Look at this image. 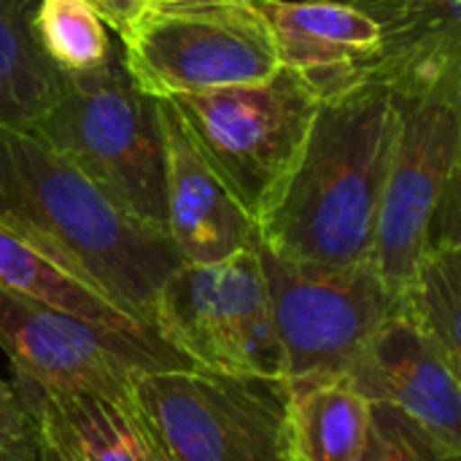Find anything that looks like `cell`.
I'll list each match as a JSON object with an SVG mask.
<instances>
[{"instance_id":"cell-25","label":"cell","mask_w":461,"mask_h":461,"mask_svg":"<svg viewBox=\"0 0 461 461\" xmlns=\"http://www.w3.org/2000/svg\"><path fill=\"white\" fill-rule=\"evenodd\" d=\"M38 461H65L46 440H41V446H38Z\"/></svg>"},{"instance_id":"cell-15","label":"cell","mask_w":461,"mask_h":461,"mask_svg":"<svg viewBox=\"0 0 461 461\" xmlns=\"http://www.w3.org/2000/svg\"><path fill=\"white\" fill-rule=\"evenodd\" d=\"M16 386V384H14ZM46 440L65 461H170L132 397L16 386Z\"/></svg>"},{"instance_id":"cell-13","label":"cell","mask_w":461,"mask_h":461,"mask_svg":"<svg viewBox=\"0 0 461 461\" xmlns=\"http://www.w3.org/2000/svg\"><path fill=\"white\" fill-rule=\"evenodd\" d=\"M378 27L373 78L400 100L461 103V0H346Z\"/></svg>"},{"instance_id":"cell-19","label":"cell","mask_w":461,"mask_h":461,"mask_svg":"<svg viewBox=\"0 0 461 461\" xmlns=\"http://www.w3.org/2000/svg\"><path fill=\"white\" fill-rule=\"evenodd\" d=\"M397 313L429 335L461 367V246L429 249L397 297Z\"/></svg>"},{"instance_id":"cell-4","label":"cell","mask_w":461,"mask_h":461,"mask_svg":"<svg viewBox=\"0 0 461 461\" xmlns=\"http://www.w3.org/2000/svg\"><path fill=\"white\" fill-rule=\"evenodd\" d=\"M159 100L254 221L286 184L319 105L284 68L265 81Z\"/></svg>"},{"instance_id":"cell-9","label":"cell","mask_w":461,"mask_h":461,"mask_svg":"<svg viewBox=\"0 0 461 461\" xmlns=\"http://www.w3.org/2000/svg\"><path fill=\"white\" fill-rule=\"evenodd\" d=\"M0 351L16 386L103 397H132L149 373L197 367L157 332L108 330L11 292H0Z\"/></svg>"},{"instance_id":"cell-6","label":"cell","mask_w":461,"mask_h":461,"mask_svg":"<svg viewBox=\"0 0 461 461\" xmlns=\"http://www.w3.org/2000/svg\"><path fill=\"white\" fill-rule=\"evenodd\" d=\"M154 332L203 370L286 381L257 246L173 270L157 294Z\"/></svg>"},{"instance_id":"cell-17","label":"cell","mask_w":461,"mask_h":461,"mask_svg":"<svg viewBox=\"0 0 461 461\" xmlns=\"http://www.w3.org/2000/svg\"><path fill=\"white\" fill-rule=\"evenodd\" d=\"M0 292L19 294L38 305L78 316L84 321L124 330V332H151L113 305L103 292H97L84 278L73 276L35 246L22 240L16 232L0 224Z\"/></svg>"},{"instance_id":"cell-11","label":"cell","mask_w":461,"mask_h":461,"mask_svg":"<svg viewBox=\"0 0 461 461\" xmlns=\"http://www.w3.org/2000/svg\"><path fill=\"white\" fill-rule=\"evenodd\" d=\"M461 367L411 319H386L351 359L343 381L367 402L392 405L461 446Z\"/></svg>"},{"instance_id":"cell-8","label":"cell","mask_w":461,"mask_h":461,"mask_svg":"<svg viewBox=\"0 0 461 461\" xmlns=\"http://www.w3.org/2000/svg\"><path fill=\"white\" fill-rule=\"evenodd\" d=\"M273 327L292 378H343L367 338L397 313V294L373 259L311 265L257 243Z\"/></svg>"},{"instance_id":"cell-5","label":"cell","mask_w":461,"mask_h":461,"mask_svg":"<svg viewBox=\"0 0 461 461\" xmlns=\"http://www.w3.org/2000/svg\"><path fill=\"white\" fill-rule=\"evenodd\" d=\"M119 38L124 70L151 97L254 84L281 70L251 0H143Z\"/></svg>"},{"instance_id":"cell-12","label":"cell","mask_w":461,"mask_h":461,"mask_svg":"<svg viewBox=\"0 0 461 461\" xmlns=\"http://www.w3.org/2000/svg\"><path fill=\"white\" fill-rule=\"evenodd\" d=\"M270 27L278 62L319 100L373 76L375 22L346 0H251Z\"/></svg>"},{"instance_id":"cell-14","label":"cell","mask_w":461,"mask_h":461,"mask_svg":"<svg viewBox=\"0 0 461 461\" xmlns=\"http://www.w3.org/2000/svg\"><path fill=\"white\" fill-rule=\"evenodd\" d=\"M159 100V97H157ZM165 132V232L184 265H213L257 246V221L181 132L159 100Z\"/></svg>"},{"instance_id":"cell-24","label":"cell","mask_w":461,"mask_h":461,"mask_svg":"<svg viewBox=\"0 0 461 461\" xmlns=\"http://www.w3.org/2000/svg\"><path fill=\"white\" fill-rule=\"evenodd\" d=\"M38 446L35 448H0V461H38Z\"/></svg>"},{"instance_id":"cell-2","label":"cell","mask_w":461,"mask_h":461,"mask_svg":"<svg viewBox=\"0 0 461 461\" xmlns=\"http://www.w3.org/2000/svg\"><path fill=\"white\" fill-rule=\"evenodd\" d=\"M397 127V97L373 76L321 97L286 184L257 219V243L311 265L373 259Z\"/></svg>"},{"instance_id":"cell-16","label":"cell","mask_w":461,"mask_h":461,"mask_svg":"<svg viewBox=\"0 0 461 461\" xmlns=\"http://www.w3.org/2000/svg\"><path fill=\"white\" fill-rule=\"evenodd\" d=\"M370 429V402L343 378L286 381L289 461H359Z\"/></svg>"},{"instance_id":"cell-7","label":"cell","mask_w":461,"mask_h":461,"mask_svg":"<svg viewBox=\"0 0 461 461\" xmlns=\"http://www.w3.org/2000/svg\"><path fill=\"white\" fill-rule=\"evenodd\" d=\"M135 400L170 461H289L286 381L165 370L143 375Z\"/></svg>"},{"instance_id":"cell-3","label":"cell","mask_w":461,"mask_h":461,"mask_svg":"<svg viewBox=\"0 0 461 461\" xmlns=\"http://www.w3.org/2000/svg\"><path fill=\"white\" fill-rule=\"evenodd\" d=\"M32 130L124 213L165 232V132L159 100L135 86L122 54L100 70L65 76L59 95Z\"/></svg>"},{"instance_id":"cell-1","label":"cell","mask_w":461,"mask_h":461,"mask_svg":"<svg viewBox=\"0 0 461 461\" xmlns=\"http://www.w3.org/2000/svg\"><path fill=\"white\" fill-rule=\"evenodd\" d=\"M0 224L154 332L162 284L184 262L32 127H0Z\"/></svg>"},{"instance_id":"cell-21","label":"cell","mask_w":461,"mask_h":461,"mask_svg":"<svg viewBox=\"0 0 461 461\" xmlns=\"http://www.w3.org/2000/svg\"><path fill=\"white\" fill-rule=\"evenodd\" d=\"M359 461H461V446L392 405L370 402V429Z\"/></svg>"},{"instance_id":"cell-22","label":"cell","mask_w":461,"mask_h":461,"mask_svg":"<svg viewBox=\"0 0 461 461\" xmlns=\"http://www.w3.org/2000/svg\"><path fill=\"white\" fill-rule=\"evenodd\" d=\"M41 443L38 421L16 386L0 378V448H35Z\"/></svg>"},{"instance_id":"cell-18","label":"cell","mask_w":461,"mask_h":461,"mask_svg":"<svg viewBox=\"0 0 461 461\" xmlns=\"http://www.w3.org/2000/svg\"><path fill=\"white\" fill-rule=\"evenodd\" d=\"M41 0H0V127H35L65 76L38 43Z\"/></svg>"},{"instance_id":"cell-10","label":"cell","mask_w":461,"mask_h":461,"mask_svg":"<svg viewBox=\"0 0 461 461\" xmlns=\"http://www.w3.org/2000/svg\"><path fill=\"white\" fill-rule=\"evenodd\" d=\"M397 105L400 127L378 203L373 262L400 297L429 251V227L446 192L461 181V103L397 97Z\"/></svg>"},{"instance_id":"cell-20","label":"cell","mask_w":461,"mask_h":461,"mask_svg":"<svg viewBox=\"0 0 461 461\" xmlns=\"http://www.w3.org/2000/svg\"><path fill=\"white\" fill-rule=\"evenodd\" d=\"M35 32L43 54L62 76L100 70L119 54L108 24L86 0H41Z\"/></svg>"},{"instance_id":"cell-23","label":"cell","mask_w":461,"mask_h":461,"mask_svg":"<svg viewBox=\"0 0 461 461\" xmlns=\"http://www.w3.org/2000/svg\"><path fill=\"white\" fill-rule=\"evenodd\" d=\"M97 14L100 19L116 32L122 35L127 30V24L132 22V16L138 14V8L143 5V0H86Z\"/></svg>"}]
</instances>
